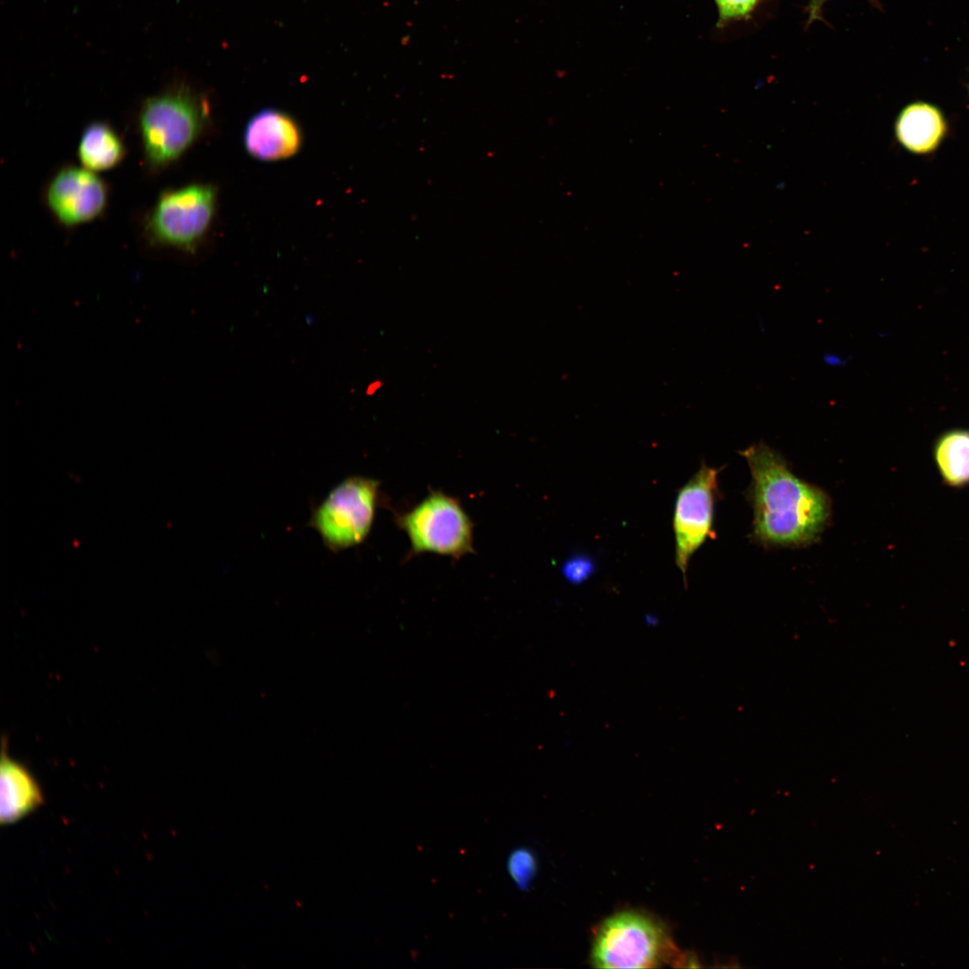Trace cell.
Returning <instances> with one entry per match:
<instances>
[{"label": "cell", "mask_w": 969, "mask_h": 969, "mask_svg": "<svg viewBox=\"0 0 969 969\" xmlns=\"http://www.w3.org/2000/svg\"><path fill=\"white\" fill-rule=\"evenodd\" d=\"M740 454L752 476L755 538L773 546H801L818 538L831 514L828 495L797 477L781 454L764 441Z\"/></svg>", "instance_id": "1"}, {"label": "cell", "mask_w": 969, "mask_h": 969, "mask_svg": "<svg viewBox=\"0 0 969 969\" xmlns=\"http://www.w3.org/2000/svg\"><path fill=\"white\" fill-rule=\"evenodd\" d=\"M205 115L203 101L187 88L147 100L139 124L150 163L162 166L179 157L199 135Z\"/></svg>", "instance_id": "2"}, {"label": "cell", "mask_w": 969, "mask_h": 969, "mask_svg": "<svg viewBox=\"0 0 969 969\" xmlns=\"http://www.w3.org/2000/svg\"><path fill=\"white\" fill-rule=\"evenodd\" d=\"M674 947L659 922L637 912H622L598 928L591 963L598 968H650L667 962Z\"/></svg>", "instance_id": "3"}, {"label": "cell", "mask_w": 969, "mask_h": 969, "mask_svg": "<svg viewBox=\"0 0 969 969\" xmlns=\"http://www.w3.org/2000/svg\"><path fill=\"white\" fill-rule=\"evenodd\" d=\"M379 486V481L372 478L349 476L313 511L310 525L329 550L339 552L367 537L374 519Z\"/></svg>", "instance_id": "4"}, {"label": "cell", "mask_w": 969, "mask_h": 969, "mask_svg": "<svg viewBox=\"0 0 969 969\" xmlns=\"http://www.w3.org/2000/svg\"><path fill=\"white\" fill-rule=\"evenodd\" d=\"M407 535L411 553H435L458 559L472 553L473 523L454 497L431 492L416 506L397 518Z\"/></svg>", "instance_id": "5"}, {"label": "cell", "mask_w": 969, "mask_h": 969, "mask_svg": "<svg viewBox=\"0 0 969 969\" xmlns=\"http://www.w3.org/2000/svg\"><path fill=\"white\" fill-rule=\"evenodd\" d=\"M215 196L213 187L201 184L164 194L148 221L150 236L160 244L193 250L212 222Z\"/></svg>", "instance_id": "6"}, {"label": "cell", "mask_w": 969, "mask_h": 969, "mask_svg": "<svg viewBox=\"0 0 969 969\" xmlns=\"http://www.w3.org/2000/svg\"><path fill=\"white\" fill-rule=\"evenodd\" d=\"M719 470L703 463L699 470L677 493L673 528L676 564L686 582L692 555L708 538H712L714 505L719 494Z\"/></svg>", "instance_id": "7"}, {"label": "cell", "mask_w": 969, "mask_h": 969, "mask_svg": "<svg viewBox=\"0 0 969 969\" xmlns=\"http://www.w3.org/2000/svg\"><path fill=\"white\" fill-rule=\"evenodd\" d=\"M106 201L103 182L87 169H64L55 176L47 191L49 208L65 225L94 219L103 210Z\"/></svg>", "instance_id": "8"}, {"label": "cell", "mask_w": 969, "mask_h": 969, "mask_svg": "<svg viewBox=\"0 0 969 969\" xmlns=\"http://www.w3.org/2000/svg\"><path fill=\"white\" fill-rule=\"evenodd\" d=\"M301 132L294 119L280 110L255 114L244 131V145L254 158L275 162L293 156L301 146Z\"/></svg>", "instance_id": "9"}, {"label": "cell", "mask_w": 969, "mask_h": 969, "mask_svg": "<svg viewBox=\"0 0 969 969\" xmlns=\"http://www.w3.org/2000/svg\"><path fill=\"white\" fill-rule=\"evenodd\" d=\"M0 769V822L9 825L36 811L44 802L34 776L3 751Z\"/></svg>", "instance_id": "10"}, {"label": "cell", "mask_w": 969, "mask_h": 969, "mask_svg": "<svg viewBox=\"0 0 969 969\" xmlns=\"http://www.w3.org/2000/svg\"><path fill=\"white\" fill-rule=\"evenodd\" d=\"M895 132L898 143L914 154H928L938 149L947 135V125L935 105L917 100L898 114Z\"/></svg>", "instance_id": "11"}, {"label": "cell", "mask_w": 969, "mask_h": 969, "mask_svg": "<svg viewBox=\"0 0 969 969\" xmlns=\"http://www.w3.org/2000/svg\"><path fill=\"white\" fill-rule=\"evenodd\" d=\"M79 158L89 170H102L118 164L123 157L124 147L118 135L107 125L94 123L82 135Z\"/></svg>", "instance_id": "12"}, {"label": "cell", "mask_w": 969, "mask_h": 969, "mask_svg": "<svg viewBox=\"0 0 969 969\" xmlns=\"http://www.w3.org/2000/svg\"><path fill=\"white\" fill-rule=\"evenodd\" d=\"M934 456L947 484H969V432L955 430L943 434L936 443Z\"/></svg>", "instance_id": "13"}, {"label": "cell", "mask_w": 969, "mask_h": 969, "mask_svg": "<svg viewBox=\"0 0 969 969\" xmlns=\"http://www.w3.org/2000/svg\"><path fill=\"white\" fill-rule=\"evenodd\" d=\"M507 869L511 878L519 889H528L537 869L535 854L526 847L515 849L509 855Z\"/></svg>", "instance_id": "14"}, {"label": "cell", "mask_w": 969, "mask_h": 969, "mask_svg": "<svg viewBox=\"0 0 969 969\" xmlns=\"http://www.w3.org/2000/svg\"><path fill=\"white\" fill-rule=\"evenodd\" d=\"M717 8V27L751 20L764 0H713Z\"/></svg>", "instance_id": "15"}, {"label": "cell", "mask_w": 969, "mask_h": 969, "mask_svg": "<svg viewBox=\"0 0 969 969\" xmlns=\"http://www.w3.org/2000/svg\"><path fill=\"white\" fill-rule=\"evenodd\" d=\"M595 568V562L589 555L576 554L563 563L562 573L568 582L580 585L589 580Z\"/></svg>", "instance_id": "16"}, {"label": "cell", "mask_w": 969, "mask_h": 969, "mask_svg": "<svg viewBox=\"0 0 969 969\" xmlns=\"http://www.w3.org/2000/svg\"><path fill=\"white\" fill-rule=\"evenodd\" d=\"M829 0H808L805 8L807 14V27L811 25L814 22H824L823 7L825 4ZM870 4L877 5L876 0H868Z\"/></svg>", "instance_id": "17"}]
</instances>
